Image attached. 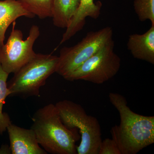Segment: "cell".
<instances>
[{
  "instance_id": "obj_1",
  "label": "cell",
  "mask_w": 154,
  "mask_h": 154,
  "mask_svg": "<svg viewBox=\"0 0 154 154\" xmlns=\"http://www.w3.org/2000/svg\"><path fill=\"white\" fill-rule=\"evenodd\" d=\"M109 98L120 116L119 125L110 133L121 154H136L154 143V116L134 113L128 106L125 97L110 93Z\"/></svg>"
},
{
  "instance_id": "obj_2",
  "label": "cell",
  "mask_w": 154,
  "mask_h": 154,
  "mask_svg": "<svg viewBox=\"0 0 154 154\" xmlns=\"http://www.w3.org/2000/svg\"><path fill=\"white\" fill-rule=\"evenodd\" d=\"M31 127L39 145L52 154H77L75 142L79 136L65 126L55 105L49 104L36 110Z\"/></svg>"
},
{
  "instance_id": "obj_3",
  "label": "cell",
  "mask_w": 154,
  "mask_h": 154,
  "mask_svg": "<svg viewBox=\"0 0 154 154\" xmlns=\"http://www.w3.org/2000/svg\"><path fill=\"white\" fill-rule=\"evenodd\" d=\"M61 121L67 128L80 132L81 141L77 147L78 154H99L102 142L98 119L88 115L82 105L68 100L55 104Z\"/></svg>"
},
{
  "instance_id": "obj_4",
  "label": "cell",
  "mask_w": 154,
  "mask_h": 154,
  "mask_svg": "<svg viewBox=\"0 0 154 154\" xmlns=\"http://www.w3.org/2000/svg\"><path fill=\"white\" fill-rule=\"evenodd\" d=\"M59 57L51 54H36L7 83L10 96L21 98L39 96V90L46 80L56 72Z\"/></svg>"
},
{
  "instance_id": "obj_5",
  "label": "cell",
  "mask_w": 154,
  "mask_h": 154,
  "mask_svg": "<svg viewBox=\"0 0 154 154\" xmlns=\"http://www.w3.org/2000/svg\"><path fill=\"white\" fill-rule=\"evenodd\" d=\"M113 31L106 27L96 31H90L82 41L71 47L62 48L56 72L66 78L89 58L113 39Z\"/></svg>"
},
{
  "instance_id": "obj_6",
  "label": "cell",
  "mask_w": 154,
  "mask_h": 154,
  "mask_svg": "<svg viewBox=\"0 0 154 154\" xmlns=\"http://www.w3.org/2000/svg\"><path fill=\"white\" fill-rule=\"evenodd\" d=\"M112 40L89 58L65 78L69 81L84 80L100 85L117 74L121 59L114 51Z\"/></svg>"
},
{
  "instance_id": "obj_7",
  "label": "cell",
  "mask_w": 154,
  "mask_h": 154,
  "mask_svg": "<svg viewBox=\"0 0 154 154\" xmlns=\"http://www.w3.org/2000/svg\"><path fill=\"white\" fill-rule=\"evenodd\" d=\"M16 24V22H13L8 41L0 47V65L9 74L17 72L36 55L33 45L40 34L38 26L33 25L28 37L24 40L22 31L15 28Z\"/></svg>"
},
{
  "instance_id": "obj_8",
  "label": "cell",
  "mask_w": 154,
  "mask_h": 154,
  "mask_svg": "<svg viewBox=\"0 0 154 154\" xmlns=\"http://www.w3.org/2000/svg\"><path fill=\"white\" fill-rule=\"evenodd\" d=\"M12 154H47L42 148L33 130L11 123L7 128Z\"/></svg>"
},
{
  "instance_id": "obj_9",
  "label": "cell",
  "mask_w": 154,
  "mask_h": 154,
  "mask_svg": "<svg viewBox=\"0 0 154 154\" xmlns=\"http://www.w3.org/2000/svg\"><path fill=\"white\" fill-rule=\"evenodd\" d=\"M102 3H94V0H80L79 5L66 32L63 36L60 44H63L82 29L85 24L86 18L97 19L100 14Z\"/></svg>"
},
{
  "instance_id": "obj_10",
  "label": "cell",
  "mask_w": 154,
  "mask_h": 154,
  "mask_svg": "<svg viewBox=\"0 0 154 154\" xmlns=\"http://www.w3.org/2000/svg\"><path fill=\"white\" fill-rule=\"evenodd\" d=\"M128 49L133 57L154 64V25L143 34L130 35Z\"/></svg>"
},
{
  "instance_id": "obj_11",
  "label": "cell",
  "mask_w": 154,
  "mask_h": 154,
  "mask_svg": "<svg viewBox=\"0 0 154 154\" xmlns=\"http://www.w3.org/2000/svg\"><path fill=\"white\" fill-rule=\"evenodd\" d=\"M22 17L33 18L35 16L24 9L17 0L0 1V47L4 44L9 26Z\"/></svg>"
},
{
  "instance_id": "obj_12",
  "label": "cell",
  "mask_w": 154,
  "mask_h": 154,
  "mask_svg": "<svg viewBox=\"0 0 154 154\" xmlns=\"http://www.w3.org/2000/svg\"><path fill=\"white\" fill-rule=\"evenodd\" d=\"M79 4L80 0H54L52 16L54 25L58 28H67Z\"/></svg>"
},
{
  "instance_id": "obj_13",
  "label": "cell",
  "mask_w": 154,
  "mask_h": 154,
  "mask_svg": "<svg viewBox=\"0 0 154 154\" xmlns=\"http://www.w3.org/2000/svg\"><path fill=\"white\" fill-rule=\"evenodd\" d=\"M26 11L41 19L52 17L54 0H17Z\"/></svg>"
},
{
  "instance_id": "obj_14",
  "label": "cell",
  "mask_w": 154,
  "mask_h": 154,
  "mask_svg": "<svg viewBox=\"0 0 154 154\" xmlns=\"http://www.w3.org/2000/svg\"><path fill=\"white\" fill-rule=\"evenodd\" d=\"M9 75L4 70L0 65V135H2L3 133L5 132L8 127L12 123L8 114L3 112V106L6 98L10 95L7 84Z\"/></svg>"
},
{
  "instance_id": "obj_15",
  "label": "cell",
  "mask_w": 154,
  "mask_h": 154,
  "mask_svg": "<svg viewBox=\"0 0 154 154\" xmlns=\"http://www.w3.org/2000/svg\"><path fill=\"white\" fill-rule=\"evenodd\" d=\"M134 7L140 21L149 20L154 25V0H134Z\"/></svg>"
},
{
  "instance_id": "obj_16",
  "label": "cell",
  "mask_w": 154,
  "mask_h": 154,
  "mask_svg": "<svg viewBox=\"0 0 154 154\" xmlns=\"http://www.w3.org/2000/svg\"><path fill=\"white\" fill-rule=\"evenodd\" d=\"M99 154H121L115 142L112 139L106 138L102 141Z\"/></svg>"
},
{
  "instance_id": "obj_17",
  "label": "cell",
  "mask_w": 154,
  "mask_h": 154,
  "mask_svg": "<svg viewBox=\"0 0 154 154\" xmlns=\"http://www.w3.org/2000/svg\"><path fill=\"white\" fill-rule=\"evenodd\" d=\"M0 154H11L10 146L8 145L3 146L0 149Z\"/></svg>"
}]
</instances>
